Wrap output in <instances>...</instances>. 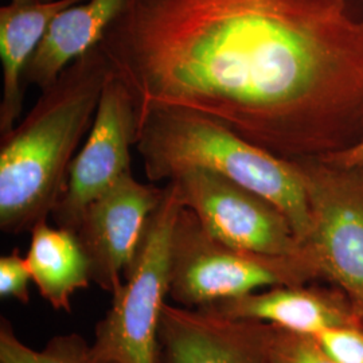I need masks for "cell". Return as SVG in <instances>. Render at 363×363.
Listing matches in <instances>:
<instances>
[{
  "label": "cell",
  "instance_id": "7c38bea8",
  "mask_svg": "<svg viewBox=\"0 0 363 363\" xmlns=\"http://www.w3.org/2000/svg\"><path fill=\"white\" fill-rule=\"evenodd\" d=\"M124 0H85L58 13L25 72V84L49 88L66 67L91 52L104 37Z\"/></svg>",
  "mask_w": 363,
  "mask_h": 363
},
{
  "label": "cell",
  "instance_id": "d6986e66",
  "mask_svg": "<svg viewBox=\"0 0 363 363\" xmlns=\"http://www.w3.org/2000/svg\"><path fill=\"white\" fill-rule=\"evenodd\" d=\"M320 160L339 169H363V139L350 148L322 157Z\"/></svg>",
  "mask_w": 363,
  "mask_h": 363
},
{
  "label": "cell",
  "instance_id": "3957f363",
  "mask_svg": "<svg viewBox=\"0 0 363 363\" xmlns=\"http://www.w3.org/2000/svg\"><path fill=\"white\" fill-rule=\"evenodd\" d=\"M135 147L152 183L172 181L186 169H208L269 201L289 220L300 244L308 240L310 202L294 160L273 155L210 117L182 109H152L139 117Z\"/></svg>",
  "mask_w": 363,
  "mask_h": 363
},
{
  "label": "cell",
  "instance_id": "30bf717a",
  "mask_svg": "<svg viewBox=\"0 0 363 363\" xmlns=\"http://www.w3.org/2000/svg\"><path fill=\"white\" fill-rule=\"evenodd\" d=\"M255 322L166 303L159 330L160 363H271V335Z\"/></svg>",
  "mask_w": 363,
  "mask_h": 363
},
{
  "label": "cell",
  "instance_id": "8992f818",
  "mask_svg": "<svg viewBox=\"0 0 363 363\" xmlns=\"http://www.w3.org/2000/svg\"><path fill=\"white\" fill-rule=\"evenodd\" d=\"M183 208L230 247L271 257H306L286 216L269 201L208 169H190L172 181Z\"/></svg>",
  "mask_w": 363,
  "mask_h": 363
},
{
  "label": "cell",
  "instance_id": "4fadbf2b",
  "mask_svg": "<svg viewBox=\"0 0 363 363\" xmlns=\"http://www.w3.org/2000/svg\"><path fill=\"white\" fill-rule=\"evenodd\" d=\"M26 262L42 298L57 311H70L73 295L91 283L89 261L77 234L48 220L33 228Z\"/></svg>",
  "mask_w": 363,
  "mask_h": 363
},
{
  "label": "cell",
  "instance_id": "5bb4252c",
  "mask_svg": "<svg viewBox=\"0 0 363 363\" xmlns=\"http://www.w3.org/2000/svg\"><path fill=\"white\" fill-rule=\"evenodd\" d=\"M201 310L235 320L271 323L279 330L304 337H316L330 327L343 325L342 316L322 298L286 288L223 300Z\"/></svg>",
  "mask_w": 363,
  "mask_h": 363
},
{
  "label": "cell",
  "instance_id": "44dd1931",
  "mask_svg": "<svg viewBox=\"0 0 363 363\" xmlns=\"http://www.w3.org/2000/svg\"><path fill=\"white\" fill-rule=\"evenodd\" d=\"M40 1H52V0H40Z\"/></svg>",
  "mask_w": 363,
  "mask_h": 363
},
{
  "label": "cell",
  "instance_id": "ba28073f",
  "mask_svg": "<svg viewBox=\"0 0 363 363\" xmlns=\"http://www.w3.org/2000/svg\"><path fill=\"white\" fill-rule=\"evenodd\" d=\"M138 109L128 88L111 72L94 121L74 156L65 190L52 211L58 226L76 230L85 208L130 171V148L138 140Z\"/></svg>",
  "mask_w": 363,
  "mask_h": 363
},
{
  "label": "cell",
  "instance_id": "e0dca14e",
  "mask_svg": "<svg viewBox=\"0 0 363 363\" xmlns=\"http://www.w3.org/2000/svg\"><path fill=\"white\" fill-rule=\"evenodd\" d=\"M313 339L337 363H363V334L357 330L335 325Z\"/></svg>",
  "mask_w": 363,
  "mask_h": 363
},
{
  "label": "cell",
  "instance_id": "2e32d148",
  "mask_svg": "<svg viewBox=\"0 0 363 363\" xmlns=\"http://www.w3.org/2000/svg\"><path fill=\"white\" fill-rule=\"evenodd\" d=\"M269 359L271 363H337L313 337L284 330L271 335Z\"/></svg>",
  "mask_w": 363,
  "mask_h": 363
},
{
  "label": "cell",
  "instance_id": "9a60e30c",
  "mask_svg": "<svg viewBox=\"0 0 363 363\" xmlns=\"http://www.w3.org/2000/svg\"><path fill=\"white\" fill-rule=\"evenodd\" d=\"M0 363H103L99 361L91 346L77 335L57 337L45 349L34 350L22 343L10 325H1Z\"/></svg>",
  "mask_w": 363,
  "mask_h": 363
},
{
  "label": "cell",
  "instance_id": "277c9868",
  "mask_svg": "<svg viewBox=\"0 0 363 363\" xmlns=\"http://www.w3.org/2000/svg\"><path fill=\"white\" fill-rule=\"evenodd\" d=\"M183 206L172 183L151 214L143 238L91 346L103 363H159V330L169 294L172 238Z\"/></svg>",
  "mask_w": 363,
  "mask_h": 363
},
{
  "label": "cell",
  "instance_id": "5b68a950",
  "mask_svg": "<svg viewBox=\"0 0 363 363\" xmlns=\"http://www.w3.org/2000/svg\"><path fill=\"white\" fill-rule=\"evenodd\" d=\"M312 268L308 256L271 257L230 247L182 208L172 238L169 295L182 307L205 308L262 286H288Z\"/></svg>",
  "mask_w": 363,
  "mask_h": 363
},
{
  "label": "cell",
  "instance_id": "8fae6325",
  "mask_svg": "<svg viewBox=\"0 0 363 363\" xmlns=\"http://www.w3.org/2000/svg\"><path fill=\"white\" fill-rule=\"evenodd\" d=\"M85 0H11L0 9V61L3 91L0 133L13 130L22 113L25 72L52 19Z\"/></svg>",
  "mask_w": 363,
  "mask_h": 363
},
{
  "label": "cell",
  "instance_id": "6da1fadb",
  "mask_svg": "<svg viewBox=\"0 0 363 363\" xmlns=\"http://www.w3.org/2000/svg\"><path fill=\"white\" fill-rule=\"evenodd\" d=\"M99 48L138 118L190 111L288 160L363 139V0H124Z\"/></svg>",
  "mask_w": 363,
  "mask_h": 363
},
{
  "label": "cell",
  "instance_id": "ac0fdd59",
  "mask_svg": "<svg viewBox=\"0 0 363 363\" xmlns=\"http://www.w3.org/2000/svg\"><path fill=\"white\" fill-rule=\"evenodd\" d=\"M31 273L27 267L26 257L18 250L0 259V295L1 298H13L27 304L30 300Z\"/></svg>",
  "mask_w": 363,
  "mask_h": 363
},
{
  "label": "cell",
  "instance_id": "9c48e42d",
  "mask_svg": "<svg viewBox=\"0 0 363 363\" xmlns=\"http://www.w3.org/2000/svg\"><path fill=\"white\" fill-rule=\"evenodd\" d=\"M163 194L164 187L142 183L130 172L85 208L74 233L89 261L91 281L112 294L121 286Z\"/></svg>",
  "mask_w": 363,
  "mask_h": 363
},
{
  "label": "cell",
  "instance_id": "ffe728a7",
  "mask_svg": "<svg viewBox=\"0 0 363 363\" xmlns=\"http://www.w3.org/2000/svg\"><path fill=\"white\" fill-rule=\"evenodd\" d=\"M358 169V171H359V174H361V178H362V181H363V169Z\"/></svg>",
  "mask_w": 363,
  "mask_h": 363
},
{
  "label": "cell",
  "instance_id": "7a4b0ae2",
  "mask_svg": "<svg viewBox=\"0 0 363 363\" xmlns=\"http://www.w3.org/2000/svg\"><path fill=\"white\" fill-rule=\"evenodd\" d=\"M108 62L99 46L43 89L27 116L1 135L0 228L31 232L52 214L65 190L78 145L99 108Z\"/></svg>",
  "mask_w": 363,
  "mask_h": 363
},
{
  "label": "cell",
  "instance_id": "52a82bcc",
  "mask_svg": "<svg viewBox=\"0 0 363 363\" xmlns=\"http://www.w3.org/2000/svg\"><path fill=\"white\" fill-rule=\"evenodd\" d=\"M311 210V233L303 245L313 268L363 298V181L358 169L320 159L294 160Z\"/></svg>",
  "mask_w": 363,
  "mask_h": 363
}]
</instances>
